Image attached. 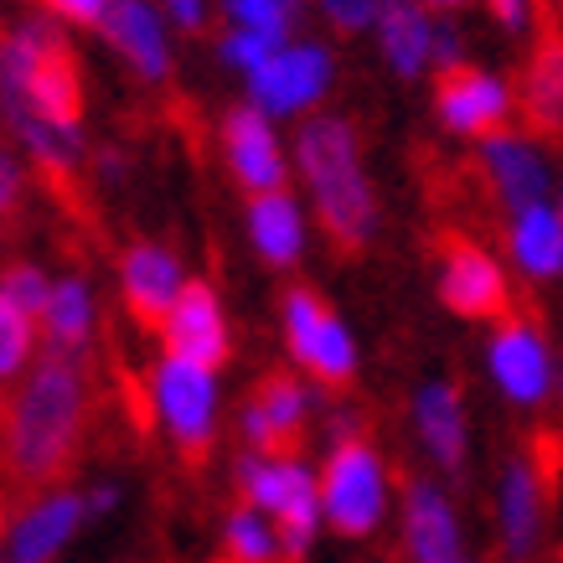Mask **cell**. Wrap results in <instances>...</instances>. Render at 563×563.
<instances>
[{
    "mask_svg": "<svg viewBox=\"0 0 563 563\" xmlns=\"http://www.w3.org/2000/svg\"><path fill=\"white\" fill-rule=\"evenodd\" d=\"M310 11L331 26L336 36H362V32H373V21L377 11H383V0H306Z\"/></svg>",
    "mask_w": 563,
    "mask_h": 563,
    "instance_id": "cell-32",
    "label": "cell"
},
{
    "mask_svg": "<svg viewBox=\"0 0 563 563\" xmlns=\"http://www.w3.org/2000/svg\"><path fill=\"white\" fill-rule=\"evenodd\" d=\"M553 207H559V218H563V181H559V191H553Z\"/></svg>",
    "mask_w": 563,
    "mask_h": 563,
    "instance_id": "cell-41",
    "label": "cell"
},
{
    "mask_svg": "<svg viewBox=\"0 0 563 563\" xmlns=\"http://www.w3.org/2000/svg\"><path fill=\"white\" fill-rule=\"evenodd\" d=\"M434 21L440 16L424 0H383L367 36L377 42V57L398 84H419L434 73Z\"/></svg>",
    "mask_w": 563,
    "mask_h": 563,
    "instance_id": "cell-24",
    "label": "cell"
},
{
    "mask_svg": "<svg viewBox=\"0 0 563 563\" xmlns=\"http://www.w3.org/2000/svg\"><path fill=\"white\" fill-rule=\"evenodd\" d=\"M42 352V331H36V316L16 310L5 295H0V388H11L26 367Z\"/></svg>",
    "mask_w": 563,
    "mask_h": 563,
    "instance_id": "cell-28",
    "label": "cell"
},
{
    "mask_svg": "<svg viewBox=\"0 0 563 563\" xmlns=\"http://www.w3.org/2000/svg\"><path fill=\"white\" fill-rule=\"evenodd\" d=\"M321 388L300 377L295 367L285 373H264L239 404V440L243 450H295L310 434L316 413H321Z\"/></svg>",
    "mask_w": 563,
    "mask_h": 563,
    "instance_id": "cell-17",
    "label": "cell"
},
{
    "mask_svg": "<svg viewBox=\"0 0 563 563\" xmlns=\"http://www.w3.org/2000/svg\"><path fill=\"white\" fill-rule=\"evenodd\" d=\"M553 16H559V21H563V0H553Z\"/></svg>",
    "mask_w": 563,
    "mask_h": 563,
    "instance_id": "cell-42",
    "label": "cell"
},
{
    "mask_svg": "<svg viewBox=\"0 0 563 563\" xmlns=\"http://www.w3.org/2000/svg\"><path fill=\"white\" fill-rule=\"evenodd\" d=\"M279 342L295 373L321 393H346L362 377L357 331L316 285H290L279 295Z\"/></svg>",
    "mask_w": 563,
    "mask_h": 563,
    "instance_id": "cell-6",
    "label": "cell"
},
{
    "mask_svg": "<svg viewBox=\"0 0 563 563\" xmlns=\"http://www.w3.org/2000/svg\"><path fill=\"white\" fill-rule=\"evenodd\" d=\"M424 5L434 11V16H455V11H465L471 0H424Z\"/></svg>",
    "mask_w": 563,
    "mask_h": 563,
    "instance_id": "cell-40",
    "label": "cell"
},
{
    "mask_svg": "<svg viewBox=\"0 0 563 563\" xmlns=\"http://www.w3.org/2000/svg\"><path fill=\"white\" fill-rule=\"evenodd\" d=\"M290 172L325 239L342 254L373 249L377 228H383V197H377L357 124L331 109L306 114L290 135Z\"/></svg>",
    "mask_w": 563,
    "mask_h": 563,
    "instance_id": "cell-2",
    "label": "cell"
},
{
    "mask_svg": "<svg viewBox=\"0 0 563 563\" xmlns=\"http://www.w3.org/2000/svg\"><path fill=\"white\" fill-rule=\"evenodd\" d=\"M52 21H63V26H78V32H99L103 16L120 5V0H36Z\"/></svg>",
    "mask_w": 563,
    "mask_h": 563,
    "instance_id": "cell-33",
    "label": "cell"
},
{
    "mask_svg": "<svg viewBox=\"0 0 563 563\" xmlns=\"http://www.w3.org/2000/svg\"><path fill=\"white\" fill-rule=\"evenodd\" d=\"M218 151H222V172L233 176V187L243 197H258V191H279L290 187V140L279 135V124L254 109L243 99L233 103L228 114L218 120Z\"/></svg>",
    "mask_w": 563,
    "mask_h": 563,
    "instance_id": "cell-18",
    "label": "cell"
},
{
    "mask_svg": "<svg viewBox=\"0 0 563 563\" xmlns=\"http://www.w3.org/2000/svg\"><path fill=\"white\" fill-rule=\"evenodd\" d=\"M290 5H306V0H290Z\"/></svg>",
    "mask_w": 563,
    "mask_h": 563,
    "instance_id": "cell-44",
    "label": "cell"
},
{
    "mask_svg": "<svg viewBox=\"0 0 563 563\" xmlns=\"http://www.w3.org/2000/svg\"><path fill=\"white\" fill-rule=\"evenodd\" d=\"M93 413V383L78 357H36L26 373L5 388L0 404V465L21 486H52L63 481L88 434Z\"/></svg>",
    "mask_w": 563,
    "mask_h": 563,
    "instance_id": "cell-1",
    "label": "cell"
},
{
    "mask_svg": "<svg viewBox=\"0 0 563 563\" xmlns=\"http://www.w3.org/2000/svg\"><path fill=\"white\" fill-rule=\"evenodd\" d=\"M47 290H52V274L42 269V264H26V258H21V264H5V269H0V295L16 310H26V316L42 310Z\"/></svg>",
    "mask_w": 563,
    "mask_h": 563,
    "instance_id": "cell-30",
    "label": "cell"
},
{
    "mask_svg": "<svg viewBox=\"0 0 563 563\" xmlns=\"http://www.w3.org/2000/svg\"><path fill=\"white\" fill-rule=\"evenodd\" d=\"M461 563H481V559H471V553H465V559H461Z\"/></svg>",
    "mask_w": 563,
    "mask_h": 563,
    "instance_id": "cell-43",
    "label": "cell"
},
{
    "mask_svg": "<svg viewBox=\"0 0 563 563\" xmlns=\"http://www.w3.org/2000/svg\"><path fill=\"white\" fill-rule=\"evenodd\" d=\"M93 176H99L103 187H120L124 176H130V161H124V151H93Z\"/></svg>",
    "mask_w": 563,
    "mask_h": 563,
    "instance_id": "cell-39",
    "label": "cell"
},
{
    "mask_svg": "<svg viewBox=\"0 0 563 563\" xmlns=\"http://www.w3.org/2000/svg\"><path fill=\"white\" fill-rule=\"evenodd\" d=\"M310 233H316V218L300 191L279 187V191H258L243 202V239L254 249V258L274 274H290L306 264L310 254Z\"/></svg>",
    "mask_w": 563,
    "mask_h": 563,
    "instance_id": "cell-21",
    "label": "cell"
},
{
    "mask_svg": "<svg viewBox=\"0 0 563 563\" xmlns=\"http://www.w3.org/2000/svg\"><path fill=\"white\" fill-rule=\"evenodd\" d=\"M155 336H161V352L207 362V367H228V357H233V316L222 306L218 285L187 279L176 306L155 321Z\"/></svg>",
    "mask_w": 563,
    "mask_h": 563,
    "instance_id": "cell-20",
    "label": "cell"
},
{
    "mask_svg": "<svg viewBox=\"0 0 563 563\" xmlns=\"http://www.w3.org/2000/svg\"><path fill=\"white\" fill-rule=\"evenodd\" d=\"M99 36L109 42V52L124 63V73L145 88L172 84L176 73V26L166 21V11L155 0H120L103 16Z\"/></svg>",
    "mask_w": 563,
    "mask_h": 563,
    "instance_id": "cell-19",
    "label": "cell"
},
{
    "mask_svg": "<svg viewBox=\"0 0 563 563\" xmlns=\"http://www.w3.org/2000/svg\"><path fill=\"white\" fill-rule=\"evenodd\" d=\"M84 120V73L68 52V26L26 11L0 32V124L16 140L36 124Z\"/></svg>",
    "mask_w": 563,
    "mask_h": 563,
    "instance_id": "cell-3",
    "label": "cell"
},
{
    "mask_svg": "<svg viewBox=\"0 0 563 563\" xmlns=\"http://www.w3.org/2000/svg\"><path fill=\"white\" fill-rule=\"evenodd\" d=\"M492 538L507 563H538L548 543V476L538 455L517 450L496 465L492 481Z\"/></svg>",
    "mask_w": 563,
    "mask_h": 563,
    "instance_id": "cell-12",
    "label": "cell"
},
{
    "mask_svg": "<svg viewBox=\"0 0 563 563\" xmlns=\"http://www.w3.org/2000/svg\"><path fill=\"white\" fill-rule=\"evenodd\" d=\"M187 258L176 254L172 243L161 239H135L124 243L120 264H114V285H120L124 310L135 316L140 325H155L166 310L176 306V295L187 290Z\"/></svg>",
    "mask_w": 563,
    "mask_h": 563,
    "instance_id": "cell-22",
    "label": "cell"
},
{
    "mask_svg": "<svg viewBox=\"0 0 563 563\" xmlns=\"http://www.w3.org/2000/svg\"><path fill=\"white\" fill-rule=\"evenodd\" d=\"M398 553L404 563H461L471 553L465 543V512L450 481L424 471V476H409L398 486Z\"/></svg>",
    "mask_w": 563,
    "mask_h": 563,
    "instance_id": "cell-13",
    "label": "cell"
},
{
    "mask_svg": "<svg viewBox=\"0 0 563 563\" xmlns=\"http://www.w3.org/2000/svg\"><path fill=\"white\" fill-rule=\"evenodd\" d=\"M120 501H124L120 481H93V486H88V492H84L88 522H103V517H114V512H120Z\"/></svg>",
    "mask_w": 563,
    "mask_h": 563,
    "instance_id": "cell-38",
    "label": "cell"
},
{
    "mask_svg": "<svg viewBox=\"0 0 563 563\" xmlns=\"http://www.w3.org/2000/svg\"><path fill=\"white\" fill-rule=\"evenodd\" d=\"M517 120V84L507 73L481 68V63H461L434 78V124L450 140H476L496 135Z\"/></svg>",
    "mask_w": 563,
    "mask_h": 563,
    "instance_id": "cell-16",
    "label": "cell"
},
{
    "mask_svg": "<svg viewBox=\"0 0 563 563\" xmlns=\"http://www.w3.org/2000/svg\"><path fill=\"white\" fill-rule=\"evenodd\" d=\"M222 404H228L222 398V367L161 352L145 373V409H151L155 429L166 434V444L187 461H202L218 444Z\"/></svg>",
    "mask_w": 563,
    "mask_h": 563,
    "instance_id": "cell-7",
    "label": "cell"
},
{
    "mask_svg": "<svg viewBox=\"0 0 563 563\" xmlns=\"http://www.w3.org/2000/svg\"><path fill=\"white\" fill-rule=\"evenodd\" d=\"M517 109L528 114V130L543 140L563 135V32H538L528 68L517 78Z\"/></svg>",
    "mask_w": 563,
    "mask_h": 563,
    "instance_id": "cell-26",
    "label": "cell"
},
{
    "mask_svg": "<svg viewBox=\"0 0 563 563\" xmlns=\"http://www.w3.org/2000/svg\"><path fill=\"white\" fill-rule=\"evenodd\" d=\"M481 367H486L492 393L512 413H543L563 393L559 346H553V336H548L532 316H522V310H507L501 321H492L486 342H481Z\"/></svg>",
    "mask_w": 563,
    "mask_h": 563,
    "instance_id": "cell-8",
    "label": "cell"
},
{
    "mask_svg": "<svg viewBox=\"0 0 563 563\" xmlns=\"http://www.w3.org/2000/svg\"><path fill=\"white\" fill-rule=\"evenodd\" d=\"M476 176H481V187L496 197L501 212L553 202V191H559L553 145L538 130H517V124L476 140Z\"/></svg>",
    "mask_w": 563,
    "mask_h": 563,
    "instance_id": "cell-14",
    "label": "cell"
},
{
    "mask_svg": "<svg viewBox=\"0 0 563 563\" xmlns=\"http://www.w3.org/2000/svg\"><path fill=\"white\" fill-rule=\"evenodd\" d=\"M501 258L512 279H528L538 290L563 279V218L553 202H532L507 212L501 222Z\"/></svg>",
    "mask_w": 563,
    "mask_h": 563,
    "instance_id": "cell-23",
    "label": "cell"
},
{
    "mask_svg": "<svg viewBox=\"0 0 563 563\" xmlns=\"http://www.w3.org/2000/svg\"><path fill=\"white\" fill-rule=\"evenodd\" d=\"M222 559L228 563H285L279 528L258 507L239 501L233 512L222 517Z\"/></svg>",
    "mask_w": 563,
    "mask_h": 563,
    "instance_id": "cell-27",
    "label": "cell"
},
{
    "mask_svg": "<svg viewBox=\"0 0 563 563\" xmlns=\"http://www.w3.org/2000/svg\"><path fill=\"white\" fill-rule=\"evenodd\" d=\"M434 300H440L455 321H501L512 310V269L507 258L486 249L481 239L450 233L434 264Z\"/></svg>",
    "mask_w": 563,
    "mask_h": 563,
    "instance_id": "cell-11",
    "label": "cell"
},
{
    "mask_svg": "<svg viewBox=\"0 0 563 563\" xmlns=\"http://www.w3.org/2000/svg\"><path fill=\"white\" fill-rule=\"evenodd\" d=\"M461 63H471V57H465L461 21L440 16V21H434V78H440V73H450V68H461Z\"/></svg>",
    "mask_w": 563,
    "mask_h": 563,
    "instance_id": "cell-36",
    "label": "cell"
},
{
    "mask_svg": "<svg viewBox=\"0 0 563 563\" xmlns=\"http://www.w3.org/2000/svg\"><path fill=\"white\" fill-rule=\"evenodd\" d=\"M166 21H172L176 32H207V21H212V0H155Z\"/></svg>",
    "mask_w": 563,
    "mask_h": 563,
    "instance_id": "cell-37",
    "label": "cell"
},
{
    "mask_svg": "<svg viewBox=\"0 0 563 563\" xmlns=\"http://www.w3.org/2000/svg\"><path fill=\"white\" fill-rule=\"evenodd\" d=\"M507 36H538V0H481Z\"/></svg>",
    "mask_w": 563,
    "mask_h": 563,
    "instance_id": "cell-34",
    "label": "cell"
},
{
    "mask_svg": "<svg viewBox=\"0 0 563 563\" xmlns=\"http://www.w3.org/2000/svg\"><path fill=\"white\" fill-rule=\"evenodd\" d=\"M409 434L419 444V461L434 471V476L455 481L465 476L471 465V450H476V424H471V398L455 377H424L413 383L409 393Z\"/></svg>",
    "mask_w": 563,
    "mask_h": 563,
    "instance_id": "cell-15",
    "label": "cell"
},
{
    "mask_svg": "<svg viewBox=\"0 0 563 563\" xmlns=\"http://www.w3.org/2000/svg\"><path fill=\"white\" fill-rule=\"evenodd\" d=\"M316 486H321V522L331 538L342 543H367L393 522L398 507V471H393L388 450L357 429L342 440H325V455L316 465Z\"/></svg>",
    "mask_w": 563,
    "mask_h": 563,
    "instance_id": "cell-4",
    "label": "cell"
},
{
    "mask_svg": "<svg viewBox=\"0 0 563 563\" xmlns=\"http://www.w3.org/2000/svg\"><path fill=\"white\" fill-rule=\"evenodd\" d=\"M26 197V161L16 145H0V222L11 218Z\"/></svg>",
    "mask_w": 563,
    "mask_h": 563,
    "instance_id": "cell-35",
    "label": "cell"
},
{
    "mask_svg": "<svg viewBox=\"0 0 563 563\" xmlns=\"http://www.w3.org/2000/svg\"><path fill=\"white\" fill-rule=\"evenodd\" d=\"M218 11L228 26L258 32V36H269V42H290L295 16H300V5H290V0H218Z\"/></svg>",
    "mask_w": 563,
    "mask_h": 563,
    "instance_id": "cell-29",
    "label": "cell"
},
{
    "mask_svg": "<svg viewBox=\"0 0 563 563\" xmlns=\"http://www.w3.org/2000/svg\"><path fill=\"white\" fill-rule=\"evenodd\" d=\"M88 507L73 486H32L0 522V563H63L68 548L84 538Z\"/></svg>",
    "mask_w": 563,
    "mask_h": 563,
    "instance_id": "cell-10",
    "label": "cell"
},
{
    "mask_svg": "<svg viewBox=\"0 0 563 563\" xmlns=\"http://www.w3.org/2000/svg\"><path fill=\"white\" fill-rule=\"evenodd\" d=\"M331 88H336V47L321 42V36L295 32L290 42H279L243 78V99L254 109H264L274 124H300L306 114L325 109Z\"/></svg>",
    "mask_w": 563,
    "mask_h": 563,
    "instance_id": "cell-9",
    "label": "cell"
},
{
    "mask_svg": "<svg viewBox=\"0 0 563 563\" xmlns=\"http://www.w3.org/2000/svg\"><path fill=\"white\" fill-rule=\"evenodd\" d=\"M99 321H103V306H99V290L88 274H52V290L36 310V331H42V346L57 352V357H78L93 346L99 336Z\"/></svg>",
    "mask_w": 563,
    "mask_h": 563,
    "instance_id": "cell-25",
    "label": "cell"
},
{
    "mask_svg": "<svg viewBox=\"0 0 563 563\" xmlns=\"http://www.w3.org/2000/svg\"><path fill=\"white\" fill-rule=\"evenodd\" d=\"M233 486L239 501L258 507L279 528L285 563H306L321 548V486H316V465L300 450H243L233 461Z\"/></svg>",
    "mask_w": 563,
    "mask_h": 563,
    "instance_id": "cell-5",
    "label": "cell"
},
{
    "mask_svg": "<svg viewBox=\"0 0 563 563\" xmlns=\"http://www.w3.org/2000/svg\"><path fill=\"white\" fill-rule=\"evenodd\" d=\"M274 47H279V42H269V36H258V32H239V26H222V36H218V63H222L228 73H239V78H249V73H254Z\"/></svg>",
    "mask_w": 563,
    "mask_h": 563,
    "instance_id": "cell-31",
    "label": "cell"
}]
</instances>
